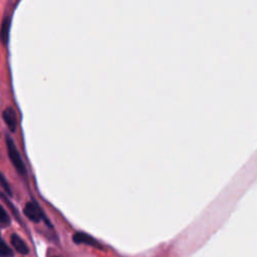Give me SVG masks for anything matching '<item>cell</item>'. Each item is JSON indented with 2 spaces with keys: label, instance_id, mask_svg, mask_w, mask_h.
Listing matches in <instances>:
<instances>
[{
  "label": "cell",
  "instance_id": "obj_1",
  "mask_svg": "<svg viewBox=\"0 0 257 257\" xmlns=\"http://www.w3.org/2000/svg\"><path fill=\"white\" fill-rule=\"evenodd\" d=\"M6 146H7V152H8V156L9 159L12 163V165L14 166L15 170L18 172L19 175L21 176H26V167L24 162L21 159V156L14 144V142L12 141L11 138L6 137Z\"/></svg>",
  "mask_w": 257,
  "mask_h": 257
},
{
  "label": "cell",
  "instance_id": "obj_2",
  "mask_svg": "<svg viewBox=\"0 0 257 257\" xmlns=\"http://www.w3.org/2000/svg\"><path fill=\"white\" fill-rule=\"evenodd\" d=\"M72 240L74 243H77V244H86L88 246H92V247H95V248H102L101 247V244L95 240L92 236L84 233V232H76L74 233V235L72 236Z\"/></svg>",
  "mask_w": 257,
  "mask_h": 257
},
{
  "label": "cell",
  "instance_id": "obj_3",
  "mask_svg": "<svg viewBox=\"0 0 257 257\" xmlns=\"http://www.w3.org/2000/svg\"><path fill=\"white\" fill-rule=\"evenodd\" d=\"M23 212L29 220H31L35 223L40 222L42 219V212H41L40 208L34 202H28L25 205Z\"/></svg>",
  "mask_w": 257,
  "mask_h": 257
},
{
  "label": "cell",
  "instance_id": "obj_4",
  "mask_svg": "<svg viewBox=\"0 0 257 257\" xmlns=\"http://www.w3.org/2000/svg\"><path fill=\"white\" fill-rule=\"evenodd\" d=\"M2 116L6 125L10 130V132L14 133L17 128V117H16L15 110L12 107H7L3 110Z\"/></svg>",
  "mask_w": 257,
  "mask_h": 257
},
{
  "label": "cell",
  "instance_id": "obj_5",
  "mask_svg": "<svg viewBox=\"0 0 257 257\" xmlns=\"http://www.w3.org/2000/svg\"><path fill=\"white\" fill-rule=\"evenodd\" d=\"M11 244L16 249V251L19 252L20 254H24L25 255V254H27L29 252V249H28L26 243L17 234H13L11 236Z\"/></svg>",
  "mask_w": 257,
  "mask_h": 257
},
{
  "label": "cell",
  "instance_id": "obj_6",
  "mask_svg": "<svg viewBox=\"0 0 257 257\" xmlns=\"http://www.w3.org/2000/svg\"><path fill=\"white\" fill-rule=\"evenodd\" d=\"M9 28H10V19L8 17H5L3 19L1 27H0V41L3 44H7V42H8Z\"/></svg>",
  "mask_w": 257,
  "mask_h": 257
},
{
  "label": "cell",
  "instance_id": "obj_7",
  "mask_svg": "<svg viewBox=\"0 0 257 257\" xmlns=\"http://www.w3.org/2000/svg\"><path fill=\"white\" fill-rule=\"evenodd\" d=\"M13 256V252L11 248L6 244L5 241L0 239V257H11Z\"/></svg>",
  "mask_w": 257,
  "mask_h": 257
},
{
  "label": "cell",
  "instance_id": "obj_8",
  "mask_svg": "<svg viewBox=\"0 0 257 257\" xmlns=\"http://www.w3.org/2000/svg\"><path fill=\"white\" fill-rule=\"evenodd\" d=\"M0 185H1L2 189L6 192V194H8L9 196H12L10 185L8 184V181L6 180V178L4 177V175L2 173H0Z\"/></svg>",
  "mask_w": 257,
  "mask_h": 257
},
{
  "label": "cell",
  "instance_id": "obj_9",
  "mask_svg": "<svg viewBox=\"0 0 257 257\" xmlns=\"http://www.w3.org/2000/svg\"><path fill=\"white\" fill-rule=\"evenodd\" d=\"M10 223V219L9 216L7 214V212L5 211V209L0 205V224L2 225H7Z\"/></svg>",
  "mask_w": 257,
  "mask_h": 257
},
{
  "label": "cell",
  "instance_id": "obj_10",
  "mask_svg": "<svg viewBox=\"0 0 257 257\" xmlns=\"http://www.w3.org/2000/svg\"><path fill=\"white\" fill-rule=\"evenodd\" d=\"M55 257H56V256H55Z\"/></svg>",
  "mask_w": 257,
  "mask_h": 257
}]
</instances>
